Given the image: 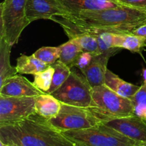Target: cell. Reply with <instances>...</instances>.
<instances>
[{
	"mask_svg": "<svg viewBox=\"0 0 146 146\" xmlns=\"http://www.w3.org/2000/svg\"><path fill=\"white\" fill-rule=\"evenodd\" d=\"M58 17L79 29L115 34H131L146 24V11L124 5Z\"/></svg>",
	"mask_w": 146,
	"mask_h": 146,
	"instance_id": "6da1fadb",
	"label": "cell"
},
{
	"mask_svg": "<svg viewBox=\"0 0 146 146\" xmlns=\"http://www.w3.org/2000/svg\"><path fill=\"white\" fill-rule=\"evenodd\" d=\"M0 141L19 146H76L48 119L34 113L12 124L0 126Z\"/></svg>",
	"mask_w": 146,
	"mask_h": 146,
	"instance_id": "7a4b0ae2",
	"label": "cell"
},
{
	"mask_svg": "<svg viewBox=\"0 0 146 146\" xmlns=\"http://www.w3.org/2000/svg\"><path fill=\"white\" fill-rule=\"evenodd\" d=\"M88 108L102 122L134 114L131 100L118 95L105 84L93 88L92 103Z\"/></svg>",
	"mask_w": 146,
	"mask_h": 146,
	"instance_id": "3957f363",
	"label": "cell"
},
{
	"mask_svg": "<svg viewBox=\"0 0 146 146\" xmlns=\"http://www.w3.org/2000/svg\"><path fill=\"white\" fill-rule=\"evenodd\" d=\"M61 133L76 146H135L138 143L102 123L86 129Z\"/></svg>",
	"mask_w": 146,
	"mask_h": 146,
	"instance_id": "277c9868",
	"label": "cell"
},
{
	"mask_svg": "<svg viewBox=\"0 0 146 146\" xmlns=\"http://www.w3.org/2000/svg\"><path fill=\"white\" fill-rule=\"evenodd\" d=\"M27 1L4 0L0 5V37L12 46L30 24L26 16Z\"/></svg>",
	"mask_w": 146,
	"mask_h": 146,
	"instance_id": "5b68a950",
	"label": "cell"
},
{
	"mask_svg": "<svg viewBox=\"0 0 146 146\" xmlns=\"http://www.w3.org/2000/svg\"><path fill=\"white\" fill-rule=\"evenodd\" d=\"M48 121L61 132L86 129L102 123V121L88 108L64 104H61L58 115Z\"/></svg>",
	"mask_w": 146,
	"mask_h": 146,
	"instance_id": "8992f818",
	"label": "cell"
},
{
	"mask_svg": "<svg viewBox=\"0 0 146 146\" xmlns=\"http://www.w3.org/2000/svg\"><path fill=\"white\" fill-rule=\"evenodd\" d=\"M92 89L83 74L71 71L66 82L51 94L61 104L90 108L92 103Z\"/></svg>",
	"mask_w": 146,
	"mask_h": 146,
	"instance_id": "52a82bcc",
	"label": "cell"
},
{
	"mask_svg": "<svg viewBox=\"0 0 146 146\" xmlns=\"http://www.w3.org/2000/svg\"><path fill=\"white\" fill-rule=\"evenodd\" d=\"M36 97L0 96V126L25 119L36 113Z\"/></svg>",
	"mask_w": 146,
	"mask_h": 146,
	"instance_id": "ba28073f",
	"label": "cell"
},
{
	"mask_svg": "<svg viewBox=\"0 0 146 146\" xmlns=\"http://www.w3.org/2000/svg\"><path fill=\"white\" fill-rule=\"evenodd\" d=\"M102 123L138 143H146V121L135 114L106 120L103 121Z\"/></svg>",
	"mask_w": 146,
	"mask_h": 146,
	"instance_id": "9c48e42d",
	"label": "cell"
},
{
	"mask_svg": "<svg viewBox=\"0 0 146 146\" xmlns=\"http://www.w3.org/2000/svg\"><path fill=\"white\" fill-rule=\"evenodd\" d=\"M68 13L58 0H27L26 16L30 23L38 19H51Z\"/></svg>",
	"mask_w": 146,
	"mask_h": 146,
	"instance_id": "30bf717a",
	"label": "cell"
},
{
	"mask_svg": "<svg viewBox=\"0 0 146 146\" xmlns=\"http://www.w3.org/2000/svg\"><path fill=\"white\" fill-rule=\"evenodd\" d=\"M44 94L25 77L15 75L0 86V96L7 97H36Z\"/></svg>",
	"mask_w": 146,
	"mask_h": 146,
	"instance_id": "8fae6325",
	"label": "cell"
},
{
	"mask_svg": "<svg viewBox=\"0 0 146 146\" xmlns=\"http://www.w3.org/2000/svg\"><path fill=\"white\" fill-rule=\"evenodd\" d=\"M65 8L68 15H75L81 11L101 10L121 5L115 0H58Z\"/></svg>",
	"mask_w": 146,
	"mask_h": 146,
	"instance_id": "7c38bea8",
	"label": "cell"
},
{
	"mask_svg": "<svg viewBox=\"0 0 146 146\" xmlns=\"http://www.w3.org/2000/svg\"><path fill=\"white\" fill-rule=\"evenodd\" d=\"M62 28L69 39L73 38L78 43L83 52H89L94 56L101 54L96 33L88 30H78L67 26H63Z\"/></svg>",
	"mask_w": 146,
	"mask_h": 146,
	"instance_id": "4fadbf2b",
	"label": "cell"
},
{
	"mask_svg": "<svg viewBox=\"0 0 146 146\" xmlns=\"http://www.w3.org/2000/svg\"><path fill=\"white\" fill-rule=\"evenodd\" d=\"M111 56L106 54L94 56L88 68L82 73L92 88L105 84L108 60Z\"/></svg>",
	"mask_w": 146,
	"mask_h": 146,
	"instance_id": "5bb4252c",
	"label": "cell"
},
{
	"mask_svg": "<svg viewBox=\"0 0 146 146\" xmlns=\"http://www.w3.org/2000/svg\"><path fill=\"white\" fill-rule=\"evenodd\" d=\"M61 107V103L50 94L44 93L36 97V113L48 120L56 116Z\"/></svg>",
	"mask_w": 146,
	"mask_h": 146,
	"instance_id": "9a60e30c",
	"label": "cell"
},
{
	"mask_svg": "<svg viewBox=\"0 0 146 146\" xmlns=\"http://www.w3.org/2000/svg\"><path fill=\"white\" fill-rule=\"evenodd\" d=\"M104 84L118 95L130 99L136 94L141 87V86H139L124 81L109 69L107 70L106 74Z\"/></svg>",
	"mask_w": 146,
	"mask_h": 146,
	"instance_id": "2e32d148",
	"label": "cell"
},
{
	"mask_svg": "<svg viewBox=\"0 0 146 146\" xmlns=\"http://www.w3.org/2000/svg\"><path fill=\"white\" fill-rule=\"evenodd\" d=\"M146 46V41L143 37L133 34H114L113 47L124 48L132 53L142 55L143 49Z\"/></svg>",
	"mask_w": 146,
	"mask_h": 146,
	"instance_id": "e0dca14e",
	"label": "cell"
},
{
	"mask_svg": "<svg viewBox=\"0 0 146 146\" xmlns=\"http://www.w3.org/2000/svg\"><path fill=\"white\" fill-rule=\"evenodd\" d=\"M12 45L3 37H0V86L10 77L17 75L16 67L10 63Z\"/></svg>",
	"mask_w": 146,
	"mask_h": 146,
	"instance_id": "ac0fdd59",
	"label": "cell"
},
{
	"mask_svg": "<svg viewBox=\"0 0 146 146\" xmlns=\"http://www.w3.org/2000/svg\"><path fill=\"white\" fill-rule=\"evenodd\" d=\"M48 66H49L40 61L33 54L31 56H20L17 59V65L15 67L17 74L35 75L46 69Z\"/></svg>",
	"mask_w": 146,
	"mask_h": 146,
	"instance_id": "d6986e66",
	"label": "cell"
},
{
	"mask_svg": "<svg viewBox=\"0 0 146 146\" xmlns=\"http://www.w3.org/2000/svg\"><path fill=\"white\" fill-rule=\"evenodd\" d=\"M61 49L59 61L69 67L70 68L74 66V63L79 54L83 52L78 43L73 38L68 40L67 42L59 46Z\"/></svg>",
	"mask_w": 146,
	"mask_h": 146,
	"instance_id": "ffe728a7",
	"label": "cell"
},
{
	"mask_svg": "<svg viewBox=\"0 0 146 146\" xmlns=\"http://www.w3.org/2000/svg\"><path fill=\"white\" fill-rule=\"evenodd\" d=\"M51 66L54 67V73L51 87L47 92V94H50L56 91L66 82L71 72V68L59 60Z\"/></svg>",
	"mask_w": 146,
	"mask_h": 146,
	"instance_id": "44dd1931",
	"label": "cell"
},
{
	"mask_svg": "<svg viewBox=\"0 0 146 146\" xmlns=\"http://www.w3.org/2000/svg\"><path fill=\"white\" fill-rule=\"evenodd\" d=\"M131 100L134 114L146 121V83L143 82L139 90Z\"/></svg>",
	"mask_w": 146,
	"mask_h": 146,
	"instance_id": "7402d4cb",
	"label": "cell"
},
{
	"mask_svg": "<svg viewBox=\"0 0 146 146\" xmlns=\"http://www.w3.org/2000/svg\"><path fill=\"white\" fill-rule=\"evenodd\" d=\"M54 68L52 66H49L46 69L34 75L33 84L36 88L44 93H47L50 89L52 83Z\"/></svg>",
	"mask_w": 146,
	"mask_h": 146,
	"instance_id": "603a6c76",
	"label": "cell"
},
{
	"mask_svg": "<svg viewBox=\"0 0 146 146\" xmlns=\"http://www.w3.org/2000/svg\"><path fill=\"white\" fill-rule=\"evenodd\" d=\"M34 55L44 64L51 66L59 60L61 49L59 46H44L38 48Z\"/></svg>",
	"mask_w": 146,
	"mask_h": 146,
	"instance_id": "cb8c5ba5",
	"label": "cell"
},
{
	"mask_svg": "<svg viewBox=\"0 0 146 146\" xmlns=\"http://www.w3.org/2000/svg\"><path fill=\"white\" fill-rule=\"evenodd\" d=\"M93 57H94V55L91 53L81 52L76 60L74 67L78 68L82 74L90 65L93 59Z\"/></svg>",
	"mask_w": 146,
	"mask_h": 146,
	"instance_id": "d4e9b609",
	"label": "cell"
},
{
	"mask_svg": "<svg viewBox=\"0 0 146 146\" xmlns=\"http://www.w3.org/2000/svg\"><path fill=\"white\" fill-rule=\"evenodd\" d=\"M121 5L146 11V0H115Z\"/></svg>",
	"mask_w": 146,
	"mask_h": 146,
	"instance_id": "484cf974",
	"label": "cell"
},
{
	"mask_svg": "<svg viewBox=\"0 0 146 146\" xmlns=\"http://www.w3.org/2000/svg\"><path fill=\"white\" fill-rule=\"evenodd\" d=\"M131 34H135V35L143 37L146 41V24H143V25L138 27V28H136L135 30H133Z\"/></svg>",
	"mask_w": 146,
	"mask_h": 146,
	"instance_id": "4316f807",
	"label": "cell"
},
{
	"mask_svg": "<svg viewBox=\"0 0 146 146\" xmlns=\"http://www.w3.org/2000/svg\"><path fill=\"white\" fill-rule=\"evenodd\" d=\"M142 76L143 79V83H146V68H143Z\"/></svg>",
	"mask_w": 146,
	"mask_h": 146,
	"instance_id": "83f0119b",
	"label": "cell"
},
{
	"mask_svg": "<svg viewBox=\"0 0 146 146\" xmlns=\"http://www.w3.org/2000/svg\"><path fill=\"white\" fill-rule=\"evenodd\" d=\"M0 146H11L9 145H8V144H6L4 143H3L2 141H0Z\"/></svg>",
	"mask_w": 146,
	"mask_h": 146,
	"instance_id": "f1b7e54d",
	"label": "cell"
},
{
	"mask_svg": "<svg viewBox=\"0 0 146 146\" xmlns=\"http://www.w3.org/2000/svg\"><path fill=\"white\" fill-rule=\"evenodd\" d=\"M135 146H146V143H138Z\"/></svg>",
	"mask_w": 146,
	"mask_h": 146,
	"instance_id": "f546056e",
	"label": "cell"
},
{
	"mask_svg": "<svg viewBox=\"0 0 146 146\" xmlns=\"http://www.w3.org/2000/svg\"><path fill=\"white\" fill-rule=\"evenodd\" d=\"M11 146H19V145H11Z\"/></svg>",
	"mask_w": 146,
	"mask_h": 146,
	"instance_id": "4dcf8cb0",
	"label": "cell"
}]
</instances>
